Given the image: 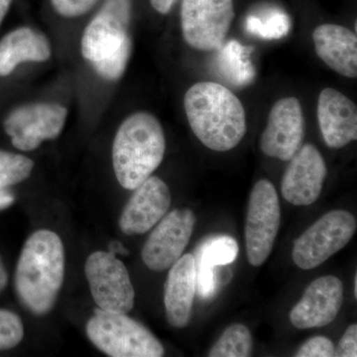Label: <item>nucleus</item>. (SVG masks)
<instances>
[{
  "label": "nucleus",
  "instance_id": "6e6552de",
  "mask_svg": "<svg viewBox=\"0 0 357 357\" xmlns=\"http://www.w3.org/2000/svg\"><path fill=\"white\" fill-rule=\"evenodd\" d=\"M91 293L98 309L128 314L135 303L130 276L126 265L114 255L96 251L84 265Z\"/></svg>",
  "mask_w": 357,
  "mask_h": 357
},
{
  "label": "nucleus",
  "instance_id": "2eb2a0df",
  "mask_svg": "<svg viewBox=\"0 0 357 357\" xmlns=\"http://www.w3.org/2000/svg\"><path fill=\"white\" fill-rule=\"evenodd\" d=\"M344 303V284L333 275L310 284L302 299L290 312V321L300 330L321 328L337 318Z\"/></svg>",
  "mask_w": 357,
  "mask_h": 357
},
{
  "label": "nucleus",
  "instance_id": "ddd939ff",
  "mask_svg": "<svg viewBox=\"0 0 357 357\" xmlns=\"http://www.w3.org/2000/svg\"><path fill=\"white\" fill-rule=\"evenodd\" d=\"M326 174V162L319 150L312 144L303 145L282 178V196L294 206H310L323 191Z\"/></svg>",
  "mask_w": 357,
  "mask_h": 357
},
{
  "label": "nucleus",
  "instance_id": "9d476101",
  "mask_svg": "<svg viewBox=\"0 0 357 357\" xmlns=\"http://www.w3.org/2000/svg\"><path fill=\"white\" fill-rule=\"evenodd\" d=\"M67 115V109L58 103H32L14 109L7 116L4 128L14 147L21 151H32L44 141L60 135Z\"/></svg>",
  "mask_w": 357,
  "mask_h": 357
},
{
  "label": "nucleus",
  "instance_id": "c756f323",
  "mask_svg": "<svg viewBox=\"0 0 357 357\" xmlns=\"http://www.w3.org/2000/svg\"><path fill=\"white\" fill-rule=\"evenodd\" d=\"M15 198L13 192L9 191L7 188H0V211L6 210L9 206H13Z\"/></svg>",
  "mask_w": 357,
  "mask_h": 357
},
{
  "label": "nucleus",
  "instance_id": "473e14b6",
  "mask_svg": "<svg viewBox=\"0 0 357 357\" xmlns=\"http://www.w3.org/2000/svg\"><path fill=\"white\" fill-rule=\"evenodd\" d=\"M11 2H13V0H0V24L6 17V13H8Z\"/></svg>",
  "mask_w": 357,
  "mask_h": 357
},
{
  "label": "nucleus",
  "instance_id": "bb28decb",
  "mask_svg": "<svg viewBox=\"0 0 357 357\" xmlns=\"http://www.w3.org/2000/svg\"><path fill=\"white\" fill-rule=\"evenodd\" d=\"M54 8L64 17H77L93 8L98 0H51Z\"/></svg>",
  "mask_w": 357,
  "mask_h": 357
},
{
  "label": "nucleus",
  "instance_id": "20e7f679",
  "mask_svg": "<svg viewBox=\"0 0 357 357\" xmlns=\"http://www.w3.org/2000/svg\"><path fill=\"white\" fill-rule=\"evenodd\" d=\"M131 0H105L82 38V54L103 79L123 75L131 54Z\"/></svg>",
  "mask_w": 357,
  "mask_h": 357
},
{
  "label": "nucleus",
  "instance_id": "6ab92c4d",
  "mask_svg": "<svg viewBox=\"0 0 357 357\" xmlns=\"http://www.w3.org/2000/svg\"><path fill=\"white\" fill-rule=\"evenodd\" d=\"M50 57V43L43 34L20 28L0 41V76H8L21 63L45 62Z\"/></svg>",
  "mask_w": 357,
  "mask_h": 357
},
{
  "label": "nucleus",
  "instance_id": "a878e982",
  "mask_svg": "<svg viewBox=\"0 0 357 357\" xmlns=\"http://www.w3.org/2000/svg\"><path fill=\"white\" fill-rule=\"evenodd\" d=\"M335 356V347L326 337H314L307 340L296 354L298 357H332Z\"/></svg>",
  "mask_w": 357,
  "mask_h": 357
},
{
  "label": "nucleus",
  "instance_id": "423d86ee",
  "mask_svg": "<svg viewBox=\"0 0 357 357\" xmlns=\"http://www.w3.org/2000/svg\"><path fill=\"white\" fill-rule=\"evenodd\" d=\"M356 229V218L349 211L326 213L296 239L292 250L294 262L304 270L319 266L347 245Z\"/></svg>",
  "mask_w": 357,
  "mask_h": 357
},
{
  "label": "nucleus",
  "instance_id": "393cba45",
  "mask_svg": "<svg viewBox=\"0 0 357 357\" xmlns=\"http://www.w3.org/2000/svg\"><path fill=\"white\" fill-rule=\"evenodd\" d=\"M24 337V326L17 314L0 309V351L13 349Z\"/></svg>",
  "mask_w": 357,
  "mask_h": 357
},
{
  "label": "nucleus",
  "instance_id": "c85d7f7f",
  "mask_svg": "<svg viewBox=\"0 0 357 357\" xmlns=\"http://www.w3.org/2000/svg\"><path fill=\"white\" fill-rule=\"evenodd\" d=\"M176 0H150V3L153 6L155 10L161 14L170 13Z\"/></svg>",
  "mask_w": 357,
  "mask_h": 357
},
{
  "label": "nucleus",
  "instance_id": "b1692460",
  "mask_svg": "<svg viewBox=\"0 0 357 357\" xmlns=\"http://www.w3.org/2000/svg\"><path fill=\"white\" fill-rule=\"evenodd\" d=\"M34 162L23 155L0 150V188L20 184L31 175Z\"/></svg>",
  "mask_w": 357,
  "mask_h": 357
},
{
  "label": "nucleus",
  "instance_id": "f257e3e1",
  "mask_svg": "<svg viewBox=\"0 0 357 357\" xmlns=\"http://www.w3.org/2000/svg\"><path fill=\"white\" fill-rule=\"evenodd\" d=\"M65 249L56 232L40 229L30 236L18 259L15 289L26 309L43 316L55 306L64 283Z\"/></svg>",
  "mask_w": 357,
  "mask_h": 357
},
{
  "label": "nucleus",
  "instance_id": "39448f33",
  "mask_svg": "<svg viewBox=\"0 0 357 357\" xmlns=\"http://www.w3.org/2000/svg\"><path fill=\"white\" fill-rule=\"evenodd\" d=\"M86 335L91 344L112 357H161L163 345L153 333L126 314L95 310Z\"/></svg>",
  "mask_w": 357,
  "mask_h": 357
},
{
  "label": "nucleus",
  "instance_id": "f03ea898",
  "mask_svg": "<svg viewBox=\"0 0 357 357\" xmlns=\"http://www.w3.org/2000/svg\"><path fill=\"white\" fill-rule=\"evenodd\" d=\"M184 107L192 132L213 151L234 149L246 133L245 110L222 84L202 82L188 89Z\"/></svg>",
  "mask_w": 357,
  "mask_h": 357
},
{
  "label": "nucleus",
  "instance_id": "4be33fe9",
  "mask_svg": "<svg viewBox=\"0 0 357 357\" xmlns=\"http://www.w3.org/2000/svg\"><path fill=\"white\" fill-rule=\"evenodd\" d=\"M252 352V337L248 326L234 324L225 332L211 347V357H248Z\"/></svg>",
  "mask_w": 357,
  "mask_h": 357
},
{
  "label": "nucleus",
  "instance_id": "aec40b11",
  "mask_svg": "<svg viewBox=\"0 0 357 357\" xmlns=\"http://www.w3.org/2000/svg\"><path fill=\"white\" fill-rule=\"evenodd\" d=\"M217 51L215 66L223 79L239 88L252 83L256 76L255 66L250 60L252 49L236 40H230L223 42Z\"/></svg>",
  "mask_w": 357,
  "mask_h": 357
},
{
  "label": "nucleus",
  "instance_id": "7ed1b4c3",
  "mask_svg": "<svg viewBox=\"0 0 357 357\" xmlns=\"http://www.w3.org/2000/svg\"><path fill=\"white\" fill-rule=\"evenodd\" d=\"M165 134L161 123L148 112L128 117L117 130L112 145V164L117 181L126 190H135L163 161Z\"/></svg>",
  "mask_w": 357,
  "mask_h": 357
},
{
  "label": "nucleus",
  "instance_id": "a211bd4d",
  "mask_svg": "<svg viewBox=\"0 0 357 357\" xmlns=\"http://www.w3.org/2000/svg\"><path fill=\"white\" fill-rule=\"evenodd\" d=\"M317 54L331 69L342 76L357 77V37L344 26L319 25L312 33Z\"/></svg>",
  "mask_w": 357,
  "mask_h": 357
},
{
  "label": "nucleus",
  "instance_id": "412c9836",
  "mask_svg": "<svg viewBox=\"0 0 357 357\" xmlns=\"http://www.w3.org/2000/svg\"><path fill=\"white\" fill-rule=\"evenodd\" d=\"M245 28L251 35L262 39H281L290 32L291 20L281 9L270 7L248 15Z\"/></svg>",
  "mask_w": 357,
  "mask_h": 357
},
{
  "label": "nucleus",
  "instance_id": "5701e85b",
  "mask_svg": "<svg viewBox=\"0 0 357 357\" xmlns=\"http://www.w3.org/2000/svg\"><path fill=\"white\" fill-rule=\"evenodd\" d=\"M238 244L231 236H222L208 239L199 246L195 260L211 268L229 265L236 259Z\"/></svg>",
  "mask_w": 357,
  "mask_h": 357
},
{
  "label": "nucleus",
  "instance_id": "f3484780",
  "mask_svg": "<svg viewBox=\"0 0 357 357\" xmlns=\"http://www.w3.org/2000/svg\"><path fill=\"white\" fill-rule=\"evenodd\" d=\"M196 292V260L194 255L188 253L170 267L164 291L167 319L174 328L189 325Z\"/></svg>",
  "mask_w": 357,
  "mask_h": 357
},
{
  "label": "nucleus",
  "instance_id": "9b49d317",
  "mask_svg": "<svg viewBox=\"0 0 357 357\" xmlns=\"http://www.w3.org/2000/svg\"><path fill=\"white\" fill-rule=\"evenodd\" d=\"M196 217L189 208L166 213L142 248L143 262L152 271L169 269L178 260L191 239Z\"/></svg>",
  "mask_w": 357,
  "mask_h": 357
},
{
  "label": "nucleus",
  "instance_id": "0eeeda50",
  "mask_svg": "<svg viewBox=\"0 0 357 357\" xmlns=\"http://www.w3.org/2000/svg\"><path fill=\"white\" fill-rule=\"evenodd\" d=\"M280 223L278 194L269 180L262 178L251 191L246 217V253L252 266H261L271 255Z\"/></svg>",
  "mask_w": 357,
  "mask_h": 357
},
{
  "label": "nucleus",
  "instance_id": "7c9ffc66",
  "mask_svg": "<svg viewBox=\"0 0 357 357\" xmlns=\"http://www.w3.org/2000/svg\"><path fill=\"white\" fill-rule=\"evenodd\" d=\"M109 252L112 253V255H128L129 251L128 249L124 248L123 244L119 243V241H112V243L109 245Z\"/></svg>",
  "mask_w": 357,
  "mask_h": 357
},
{
  "label": "nucleus",
  "instance_id": "2f4dec72",
  "mask_svg": "<svg viewBox=\"0 0 357 357\" xmlns=\"http://www.w3.org/2000/svg\"><path fill=\"white\" fill-rule=\"evenodd\" d=\"M7 283H8V274L3 262L0 259V293L6 289Z\"/></svg>",
  "mask_w": 357,
  "mask_h": 357
},
{
  "label": "nucleus",
  "instance_id": "dca6fc26",
  "mask_svg": "<svg viewBox=\"0 0 357 357\" xmlns=\"http://www.w3.org/2000/svg\"><path fill=\"white\" fill-rule=\"evenodd\" d=\"M318 121L328 147L340 149L357 139V107L347 96L335 89L319 93Z\"/></svg>",
  "mask_w": 357,
  "mask_h": 357
},
{
  "label": "nucleus",
  "instance_id": "4468645a",
  "mask_svg": "<svg viewBox=\"0 0 357 357\" xmlns=\"http://www.w3.org/2000/svg\"><path fill=\"white\" fill-rule=\"evenodd\" d=\"M168 185L156 176H150L138 185L119 218V227L128 236L146 234L168 213L171 206Z\"/></svg>",
  "mask_w": 357,
  "mask_h": 357
},
{
  "label": "nucleus",
  "instance_id": "cd10ccee",
  "mask_svg": "<svg viewBox=\"0 0 357 357\" xmlns=\"http://www.w3.org/2000/svg\"><path fill=\"white\" fill-rule=\"evenodd\" d=\"M338 357H356L357 356V326L351 325L345 331L337 349H335V356Z\"/></svg>",
  "mask_w": 357,
  "mask_h": 357
},
{
  "label": "nucleus",
  "instance_id": "72a5a7b5",
  "mask_svg": "<svg viewBox=\"0 0 357 357\" xmlns=\"http://www.w3.org/2000/svg\"><path fill=\"white\" fill-rule=\"evenodd\" d=\"M354 296L357 297V275L354 276Z\"/></svg>",
  "mask_w": 357,
  "mask_h": 357
},
{
  "label": "nucleus",
  "instance_id": "1a4fd4ad",
  "mask_svg": "<svg viewBox=\"0 0 357 357\" xmlns=\"http://www.w3.org/2000/svg\"><path fill=\"white\" fill-rule=\"evenodd\" d=\"M234 18L232 0H183L181 24L188 45L202 51L218 50Z\"/></svg>",
  "mask_w": 357,
  "mask_h": 357
},
{
  "label": "nucleus",
  "instance_id": "f8f14e48",
  "mask_svg": "<svg viewBox=\"0 0 357 357\" xmlns=\"http://www.w3.org/2000/svg\"><path fill=\"white\" fill-rule=\"evenodd\" d=\"M304 137L305 117L299 100L281 98L270 110L260 138V149L268 157L290 161L303 146Z\"/></svg>",
  "mask_w": 357,
  "mask_h": 357
}]
</instances>
